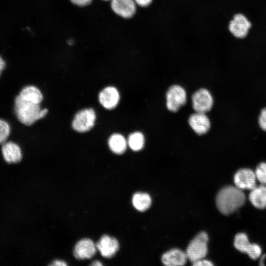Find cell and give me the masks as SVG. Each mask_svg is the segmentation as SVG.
Returning <instances> with one entry per match:
<instances>
[{"label":"cell","mask_w":266,"mask_h":266,"mask_svg":"<svg viewBox=\"0 0 266 266\" xmlns=\"http://www.w3.org/2000/svg\"><path fill=\"white\" fill-rule=\"evenodd\" d=\"M259 124L261 128L266 131V108L263 109L259 117Z\"/></svg>","instance_id":"25"},{"label":"cell","mask_w":266,"mask_h":266,"mask_svg":"<svg viewBox=\"0 0 266 266\" xmlns=\"http://www.w3.org/2000/svg\"><path fill=\"white\" fill-rule=\"evenodd\" d=\"M134 207L140 211L147 210L151 204V199L150 196L144 193H136L134 194L132 199Z\"/></svg>","instance_id":"19"},{"label":"cell","mask_w":266,"mask_h":266,"mask_svg":"<svg viewBox=\"0 0 266 266\" xmlns=\"http://www.w3.org/2000/svg\"><path fill=\"white\" fill-rule=\"evenodd\" d=\"M51 266H66L67 264L63 261L61 260H56L53 262V263L50 264Z\"/></svg>","instance_id":"30"},{"label":"cell","mask_w":266,"mask_h":266,"mask_svg":"<svg viewBox=\"0 0 266 266\" xmlns=\"http://www.w3.org/2000/svg\"><path fill=\"white\" fill-rule=\"evenodd\" d=\"M245 196L241 189L233 186L222 189L216 197V205L219 210L225 215L233 213L245 202Z\"/></svg>","instance_id":"1"},{"label":"cell","mask_w":266,"mask_h":266,"mask_svg":"<svg viewBox=\"0 0 266 266\" xmlns=\"http://www.w3.org/2000/svg\"><path fill=\"white\" fill-rule=\"evenodd\" d=\"M15 114L23 124L31 126L36 121L44 117L48 113L46 108L41 109L39 104L22 99L19 95L14 100Z\"/></svg>","instance_id":"2"},{"label":"cell","mask_w":266,"mask_h":266,"mask_svg":"<svg viewBox=\"0 0 266 266\" xmlns=\"http://www.w3.org/2000/svg\"><path fill=\"white\" fill-rule=\"evenodd\" d=\"M251 243H250L247 235L244 233H237L234 240V245L238 251L246 253L248 251Z\"/></svg>","instance_id":"21"},{"label":"cell","mask_w":266,"mask_h":266,"mask_svg":"<svg viewBox=\"0 0 266 266\" xmlns=\"http://www.w3.org/2000/svg\"><path fill=\"white\" fill-rule=\"evenodd\" d=\"M96 119V113L93 109L81 110L74 116L72 123V128L79 133L88 132L94 126Z\"/></svg>","instance_id":"4"},{"label":"cell","mask_w":266,"mask_h":266,"mask_svg":"<svg viewBox=\"0 0 266 266\" xmlns=\"http://www.w3.org/2000/svg\"><path fill=\"white\" fill-rule=\"evenodd\" d=\"M19 96L25 100L39 104L43 100L40 91L32 85L27 86L22 89Z\"/></svg>","instance_id":"17"},{"label":"cell","mask_w":266,"mask_h":266,"mask_svg":"<svg viewBox=\"0 0 266 266\" xmlns=\"http://www.w3.org/2000/svg\"><path fill=\"white\" fill-rule=\"evenodd\" d=\"M110 6L115 14L124 18H131L136 11L134 0H111Z\"/></svg>","instance_id":"9"},{"label":"cell","mask_w":266,"mask_h":266,"mask_svg":"<svg viewBox=\"0 0 266 266\" xmlns=\"http://www.w3.org/2000/svg\"><path fill=\"white\" fill-rule=\"evenodd\" d=\"M92 266H102V264L99 261H95L92 264Z\"/></svg>","instance_id":"31"},{"label":"cell","mask_w":266,"mask_h":266,"mask_svg":"<svg viewBox=\"0 0 266 266\" xmlns=\"http://www.w3.org/2000/svg\"><path fill=\"white\" fill-rule=\"evenodd\" d=\"M6 67V63L3 57L0 55V76Z\"/></svg>","instance_id":"29"},{"label":"cell","mask_w":266,"mask_h":266,"mask_svg":"<svg viewBox=\"0 0 266 266\" xmlns=\"http://www.w3.org/2000/svg\"><path fill=\"white\" fill-rule=\"evenodd\" d=\"M207 234L203 232L198 233L190 242L186 250L187 258L193 263L203 259L207 253Z\"/></svg>","instance_id":"3"},{"label":"cell","mask_w":266,"mask_h":266,"mask_svg":"<svg viewBox=\"0 0 266 266\" xmlns=\"http://www.w3.org/2000/svg\"><path fill=\"white\" fill-rule=\"evenodd\" d=\"M261 252V248L258 245L251 243L246 253L251 259L255 260L260 256Z\"/></svg>","instance_id":"24"},{"label":"cell","mask_w":266,"mask_h":266,"mask_svg":"<svg viewBox=\"0 0 266 266\" xmlns=\"http://www.w3.org/2000/svg\"><path fill=\"white\" fill-rule=\"evenodd\" d=\"M96 246L103 257L110 258L118 250L119 243L115 238L104 235L100 238Z\"/></svg>","instance_id":"14"},{"label":"cell","mask_w":266,"mask_h":266,"mask_svg":"<svg viewBox=\"0 0 266 266\" xmlns=\"http://www.w3.org/2000/svg\"><path fill=\"white\" fill-rule=\"evenodd\" d=\"M186 92L184 89L178 85L171 86L166 94V105L170 111L176 112L186 103Z\"/></svg>","instance_id":"5"},{"label":"cell","mask_w":266,"mask_h":266,"mask_svg":"<svg viewBox=\"0 0 266 266\" xmlns=\"http://www.w3.org/2000/svg\"><path fill=\"white\" fill-rule=\"evenodd\" d=\"M187 259L186 253L178 249H173L163 255L162 262L166 266H183L186 263Z\"/></svg>","instance_id":"15"},{"label":"cell","mask_w":266,"mask_h":266,"mask_svg":"<svg viewBox=\"0 0 266 266\" xmlns=\"http://www.w3.org/2000/svg\"><path fill=\"white\" fill-rule=\"evenodd\" d=\"M11 132L9 123L5 120L0 118V144H2L6 141Z\"/></svg>","instance_id":"22"},{"label":"cell","mask_w":266,"mask_h":266,"mask_svg":"<svg viewBox=\"0 0 266 266\" xmlns=\"http://www.w3.org/2000/svg\"><path fill=\"white\" fill-rule=\"evenodd\" d=\"M74 4L79 6H85L90 4L92 0H70Z\"/></svg>","instance_id":"26"},{"label":"cell","mask_w":266,"mask_h":266,"mask_svg":"<svg viewBox=\"0 0 266 266\" xmlns=\"http://www.w3.org/2000/svg\"><path fill=\"white\" fill-rule=\"evenodd\" d=\"M256 180L255 172L249 168L239 169L234 176L236 186L241 190H252L256 187Z\"/></svg>","instance_id":"8"},{"label":"cell","mask_w":266,"mask_h":266,"mask_svg":"<svg viewBox=\"0 0 266 266\" xmlns=\"http://www.w3.org/2000/svg\"><path fill=\"white\" fill-rule=\"evenodd\" d=\"M1 153L4 161L8 164H16L22 158L20 147L12 141H6L2 144Z\"/></svg>","instance_id":"12"},{"label":"cell","mask_w":266,"mask_h":266,"mask_svg":"<svg viewBox=\"0 0 266 266\" xmlns=\"http://www.w3.org/2000/svg\"><path fill=\"white\" fill-rule=\"evenodd\" d=\"M251 26V23L244 15L237 14L230 21L229 29L234 36L244 38L247 35Z\"/></svg>","instance_id":"7"},{"label":"cell","mask_w":266,"mask_h":266,"mask_svg":"<svg viewBox=\"0 0 266 266\" xmlns=\"http://www.w3.org/2000/svg\"><path fill=\"white\" fill-rule=\"evenodd\" d=\"M255 174L256 178L264 185H266V163H261L256 167Z\"/></svg>","instance_id":"23"},{"label":"cell","mask_w":266,"mask_h":266,"mask_svg":"<svg viewBox=\"0 0 266 266\" xmlns=\"http://www.w3.org/2000/svg\"><path fill=\"white\" fill-rule=\"evenodd\" d=\"M213 104V97L205 89L198 90L192 96V106L195 112L205 113L212 108Z\"/></svg>","instance_id":"6"},{"label":"cell","mask_w":266,"mask_h":266,"mask_svg":"<svg viewBox=\"0 0 266 266\" xmlns=\"http://www.w3.org/2000/svg\"><path fill=\"white\" fill-rule=\"evenodd\" d=\"M189 124L194 131L198 134L206 133L210 128V122L205 113L195 112L189 118Z\"/></svg>","instance_id":"11"},{"label":"cell","mask_w":266,"mask_h":266,"mask_svg":"<svg viewBox=\"0 0 266 266\" xmlns=\"http://www.w3.org/2000/svg\"><path fill=\"white\" fill-rule=\"evenodd\" d=\"M193 264L195 266H212L213 265L211 262L204 260L203 259L199 260Z\"/></svg>","instance_id":"27"},{"label":"cell","mask_w":266,"mask_h":266,"mask_svg":"<svg viewBox=\"0 0 266 266\" xmlns=\"http://www.w3.org/2000/svg\"><path fill=\"white\" fill-rule=\"evenodd\" d=\"M144 136L139 132L132 133L129 136L127 143L130 148L134 151L141 150L144 145Z\"/></svg>","instance_id":"20"},{"label":"cell","mask_w":266,"mask_h":266,"mask_svg":"<svg viewBox=\"0 0 266 266\" xmlns=\"http://www.w3.org/2000/svg\"><path fill=\"white\" fill-rule=\"evenodd\" d=\"M100 103L106 109L114 108L118 104L120 95L117 89L112 86L104 88L99 95Z\"/></svg>","instance_id":"10"},{"label":"cell","mask_w":266,"mask_h":266,"mask_svg":"<svg viewBox=\"0 0 266 266\" xmlns=\"http://www.w3.org/2000/svg\"><path fill=\"white\" fill-rule=\"evenodd\" d=\"M105 0V1H108V0Z\"/></svg>","instance_id":"32"},{"label":"cell","mask_w":266,"mask_h":266,"mask_svg":"<svg viewBox=\"0 0 266 266\" xmlns=\"http://www.w3.org/2000/svg\"><path fill=\"white\" fill-rule=\"evenodd\" d=\"M251 190L249 200L252 204L259 209L266 208V186L261 185Z\"/></svg>","instance_id":"16"},{"label":"cell","mask_w":266,"mask_h":266,"mask_svg":"<svg viewBox=\"0 0 266 266\" xmlns=\"http://www.w3.org/2000/svg\"><path fill=\"white\" fill-rule=\"evenodd\" d=\"M127 141L121 134H112L108 139V146L111 151L116 154H121L127 149Z\"/></svg>","instance_id":"18"},{"label":"cell","mask_w":266,"mask_h":266,"mask_svg":"<svg viewBox=\"0 0 266 266\" xmlns=\"http://www.w3.org/2000/svg\"><path fill=\"white\" fill-rule=\"evenodd\" d=\"M97 249L96 245L92 240L84 238L76 243L73 253L76 259H90L95 254Z\"/></svg>","instance_id":"13"},{"label":"cell","mask_w":266,"mask_h":266,"mask_svg":"<svg viewBox=\"0 0 266 266\" xmlns=\"http://www.w3.org/2000/svg\"><path fill=\"white\" fill-rule=\"evenodd\" d=\"M136 4L145 7L149 5L152 1V0H134Z\"/></svg>","instance_id":"28"}]
</instances>
